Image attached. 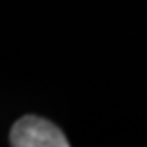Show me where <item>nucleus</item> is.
Returning a JSON list of instances; mask_svg holds the SVG:
<instances>
[{"instance_id":"1","label":"nucleus","mask_w":147,"mask_h":147,"mask_svg":"<svg viewBox=\"0 0 147 147\" xmlns=\"http://www.w3.org/2000/svg\"><path fill=\"white\" fill-rule=\"evenodd\" d=\"M10 143L13 147H67L65 134L50 120L27 115L10 130Z\"/></svg>"}]
</instances>
